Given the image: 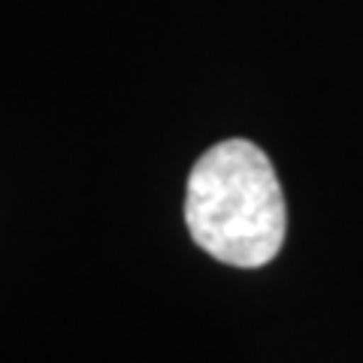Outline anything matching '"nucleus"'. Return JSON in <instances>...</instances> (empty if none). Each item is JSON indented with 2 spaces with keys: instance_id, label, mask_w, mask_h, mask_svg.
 Listing matches in <instances>:
<instances>
[{
  "instance_id": "obj_1",
  "label": "nucleus",
  "mask_w": 363,
  "mask_h": 363,
  "mask_svg": "<svg viewBox=\"0 0 363 363\" xmlns=\"http://www.w3.org/2000/svg\"><path fill=\"white\" fill-rule=\"evenodd\" d=\"M185 221L194 242L221 264L255 269L281 252L285 194L269 157L248 140H224L188 176Z\"/></svg>"
}]
</instances>
